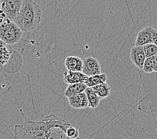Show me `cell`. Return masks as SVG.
Wrapping results in <instances>:
<instances>
[{
	"instance_id": "obj_1",
	"label": "cell",
	"mask_w": 157,
	"mask_h": 139,
	"mask_svg": "<svg viewBox=\"0 0 157 139\" xmlns=\"http://www.w3.org/2000/svg\"><path fill=\"white\" fill-rule=\"evenodd\" d=\"M42 12L41 7L34 0H24L20 13L13 22L24 32L35 29L42 21Z\"/></svg>"
},
{
	"instance_id": "obj_2",
	"label": "cell",
	"mask_w": 157,
	"mask_h": 139,
	"mask_svg": "<svg viewBox=\"0 0 157 139\" xmlns=\"http://www.w3.org/2000/svg\"><path fill=\"white\" fill-rule=\"evenodd\" d=\"M49 115L38 121H30L16 125L13 130V139H42L49 126Z\"/></svg>"
},
{
	"instance_id": "obj_3",
	"label": "cell",
	"mask_w": 157,
	"mask_h": 139,
	"mask_svg": "<svg viewBox=\"0 0 157 139\" xmlns=\"http://www.w3.org/2000/svg\"><path fill=\"white\" fill-rule=\"evenodd\" d=\"M22 32L16 24L0 14V39L7 45H14L20 42Z\"/></svg>"
},
{
	"instance_id": "obj_4",
	"label": "cell",
	"mask_w": 157,
	"mask_h": 139,
	"mask_svg": "<svg viewBox=\"0 0 157 139\" xmlns=\"http://www.w3.org/2000/svg\"><path fill=\"white\" fill-rule=\"evenodd\" d=\"M50 123L42 139H72L66 134V129L72 125L66 119L54 114L49 115ZM76 139H80L79 138Z\"/></svg>"
},
{
	"instance_id": "obj_5",
	"label": "cell",
	"mask_w": 157,
	"mask_h": 139,
	"mask_svg": "<svg viewBox=\"0 0 157 139\" xmlns=\"http://www.w3.org/2000/svg\"><path fill=\"white\" fill-rule=\"evenodd\" d=\"M24 0H1L0 14L14 21L20 13Z\"/></svg>"
},
{
	"instance_id": "obj_6",
	"label": "cell",
	"mask_w": 157,
	"mask_h": 139,
	"mask_svg": "<svg viewBox=\"0 0 157 139\" xmlns=\"http://www.w3.org/2000/svg\"><path fill=\"white\" fill-rule=\"evenodd\" d=\"M23 64L21 54L17 51H11L10 60L6 64L2 66V69L7 73H16L20 70Z\"/></svg>"
},
{
	"instance_id": "obj_7",
	"label": "cell",
	"mask_w": 157,
	"mask_h": 139,
	"mask_svg": "<svg viewBox=\"0 0 157 139\" xmlns=\"http://www.w3.org/2000/svg\"><path fill=\"white\" fill-rule=\"evenodd\" d=\"M82 72L88 77L102 74L101 66L98 60L93 57L85 58L83 60V68Z\"/></svg>"
},
{
	"instance_id": "obj_8",
	"label": "cell",
	"mask_w": 157,
	"mask_h": 139,
	"mask_svg": "<svg viewBox=\"0 0 157 139\" xmlns=\"http://www.w3.org/2000/svg\"><path fill=\"white\" fill-rule=\"evenodd\" d=\"M130 58L137 68L143 70L145 60L147 59L143 46H134L130 51Z\"/></svg>"
},
{
	"instance_id": "obj_9",
	"label": "cell",
	"mask_w": 157,
	"mask_h": 139,
	"mask_svg": "<svg viewBox=\"0 0 157 139\" xmlns=\"http://www.w3.org/2000/svg\"><path fill=\"white\" fill-rule=\"evenodd\" d=\"M88 78L86 75L82 72H72L67 70L63 72V82L68 84L84 83Z\"/></svg>"
},
{
	"instance_id": "obj_10",
	"label": "cell",
	"mask_w": 157,
	"mask_h": 139,
	"mask_svg": "<svg viewBox=\"0 0 157 139\" xmlns=\"http://www.w3.org/2000/svg\"><path fill=\"white\" fill-rule=\"evenodd\" d=\"M69 104L75 109H83L88 107V101L85 92L68 97Z\"/></svg>"
},
{
	"instance_id": "obj_11",
	"label": "cell",
	"mask_w": 157,
	"mask_h": 139,
	"mask_svg": "<svg viewBox=\"0 0 157 139\" xmlns=\"http://www.w3.org/2000/svg\"><path fill=\"white\" fill-rule=\"evenodd\" d=\"M152 43L151 27H146L138 32L135 40V46H144Z\"/></svg>"
},
{
	"instance_id": "obj_12",
	"label": "cell",
	"mask_w": 157,
	"mask_h": 139,
	"mask_svg": "<svg viewBox=\"0 0 157 139\" xmlns=\"http://www.w3.org/2000/svg\"><path fill=\"white\" fill-rule=\"evenodd\" d=\"M66 69L72 72H82L83 60L78 56H68L64 61Z\"/></svg>"
},
{
	"instance_id": "obj_13",
	"label": "cell",
	"mask_w": 157,
	"mask_h": 139,
	"mask_svg": "<svg viewBox=\"0 0 157 139\" xmlns=\"http://www.w3.org/2000/svg\"><path fill=\"white\" fill-rule=\"evenodd\" d=\"M88 87L84 83H78L68 84L66 91L64 92V95L66 97L68 98L70 96H74L78 94H80L85 92L86 89Z\"/></svg>"
},
{
	"instance_id": "obj_14",
	"label": "cell",
	"mask_w": 157,
	"mask_h": 139,
	"mask_svg": "<svg viewBox=\"0 0 157 139\" xmlns=\"http://www.w3.org/2000/svg\"><path fill=\"white\" fill-rule=\"evenodd\" d=\"M107 80V75L106 74H100L95 76H90L87 78L84 83L86 85L87 87L92 88L102 83H106Z\"/></svg>"
},
{
	"instance_id": "obj_15",
	"label": "cell",
	"mask_w": 157,
	"mask_h": 139,
	"mask_svg": "<svg viewBox=\"0 0 157 139\" xmlns=\"http://www.w3.org/2000/svg\"><path fill=\"white\" fill-rule=\"evenodd\" d=\"M88 101V107L91 108H96L98 106L100 102V98L96 95L92 88L88 87L85 91Z\"/></svg>"
},
{
	"instance_id": "obj_16",
	"label": "cell",
	"mask_w": 157,
	"mask_h": 139,
	"mask_svg": "<svg viewBox=\"0 0 157 139\" xmlns=\"http://www.w3.org/2000/svg\"><path fill=\"white\" fill-rule=\"evenodd\" d=\"M92 88L96 93V95L100 98V99L106 98L110 95L111 88L106 82L95 86Z\"/></svg>"
},
{
	"instance_id": "obj_17",
	"label": "cell",
	"mask_w": 157,
	"mask_h": 139,
	"mask_svg": "<svg viewBox=\"0 0 157 139\" xmlns=\"http://www.w3.org/2000/svg\"><path fill=\"white\" fill-rule=\"evenodd\" d=\"M157 60V55L152 56V57L150 58H147L145 60L143 68V70L145 73H148L151 74L152 72H154V68H155V64Z\"/></svg>"
},
{
	"instance_id": "obj_18",
	"label": "cell",
	"mask_w": 157,
	"mask_h": 139,
	"mask_svg": "<svg viewBox=\"0 0 157 139\" xmlns=\"http://www.w3.org/2000/svg\"><path fill=\"white\" fill-rule=\"evenodd\" d=\"M11 51L7 50L6 46H0V67L5 66L10 60Z\"/></svg>"
},
{
	"instance_id": "obj_19",
	"label": "cell",
	"mask_w": 157,
	"mask_h": 139,
	"mask_svg": "<svg viewBox=\"0 0 157 139\" xmlns=\"http://www.w3.org/2000/svg\"><path fill=\"white\" fill-rule=\"evenodd\" d=\"M143 48L147 58L157 55V46L153 43L146 44Z\"/></svg>"
},
{
	"instance_id": "obj_20",
	"label": "cell",
	"mask_w": 157,
	"mask_h": 139,
	"mask_svg": "<svg viewBox=\"0 0 157 139\" xmlns=\"http://www.w3.org/2000/svg\"><path fill=\"white\" fill-rule=\"evenodd\" d=\"M66 133L67 136L72 139H76L79 138V130H78L77 126H75L72 125H71L68 129H66Z\"/></svg>"
},
{
	"instance_id": "obj_21",
	"label": "cell",
	"mask_w": 157,
	"mask_h": 139,
	"mask_svg": "<svg viewBox=\"0 0 157 139\" xmlns=\"http://www.w3.org/2000/svg\"><path fill=\"white\" fill-rule=\"evenodd\" d=\"M151 32L152 37V43L157 46V30L151 27Z\"/></svg>"
},
{
	"instance_id": "obj_22",
	"label": "cell",
	"mask_w": 157,
	"mask_h": 139,
	"mask_svg": "<svg viewBox=\"0 0 157 139\" xmlns=\"http://www.w3.org/2000/svg\"><path fill=\"white\" fill-rule=\"evenodd\" d=\"M6 46V44L3 42L1 39H0V46Z\"/></svg>"
},
{
	"instance_id": "obj_23",
	"label": "cell",
	"mask_w": 157,
	"mask_h": 139,
	"mask_svg": "<svg viewBox=\"0 0 157 139\" xmlns=\"http://www.w3.org/2000/svg\"><path fill=\"white\" fill-rule=\"evenodd\" d=\"M154 72H157V60H156V64H155V66Z\"/></svg>"
}]
</instances>
